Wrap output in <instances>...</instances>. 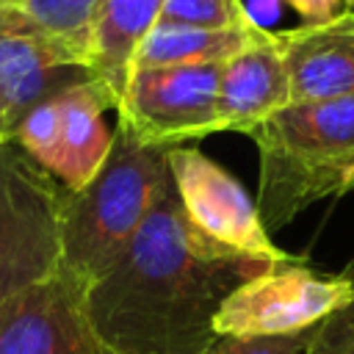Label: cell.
<instances>
[{"label":"cell","mask_w":354,"mask_h":354,"mask_svg":"<svg viewBox=\"0 0 354 354\" xmlns=\"http://www.w3.org/2000/svg\"><path fill=\"white\" fill-rule=\"evenodd\" d=\"M351 299L343 274H324L296 260L274 263L241 282L218 307L216 337H282L318 326Z\"/></svg>","instance_id":"5b68a950"},{"label":"cell","mask_w":354,"mask_h":354,"mask_svg":"<svg viewBox=\"0 0 354 354\" xmlns=\"http://www.w3.org/2000/svg\"><path fill=\"white\" fill-rule=\"evenodd\" d=\"M166 0H105L88 39V72L119 105L133 69V55L158 25Z\"/></svg>","instance_id":"4fadbf2b"},{"label":"cell","mask_w":354,"mask_h":354,"mask_svg":"<svg viewBox=\"0 0 354 354\" xmlns=\"http://www.w3.org/2000/svg\"><path fill=\"white\" fill-rule=\"evenodd\" d=\"M86 282L58 266L0 301V354H111L86 310Z\"/></svg>","instance_id":"ba28073f"},{"label":"cell","mask_w":354,"mask_h":354,"mask_svg":"<svg viewBox=\"0 0 354 354\" xmlns=\"http://www.w3.org/2000/svg\"><path fill=\"white\" fill-rule=\"evenodd\" d=\"M249 136L260 155L257 213L268 232L290 224L313 202L348 191L354 97L290 102Z\"/></svg>","instance_id":"7a4b0ae2"},{"label":"cell","mask_w":354,"mask_h":354,"mask_svg":"<svg viewBox=\"0 0 354 354\" xmlns=\"http://www.w3.org/2000/svg\"><path fill=\"white\" fill-rule=\"evenodd\" d=\"M285 3L304 19V25L329 22L332 17L346 11V0H285Z\"/></svg>","instance_id":"d6986e66"},{"label":"cell","mask_w":354,"mask_h":354,"mask_svg":"<svg viewBox=\"0 0 354 354\" xmlns=\"http://www.w3.org/2000/svg\"><path fill=\"white\" fill-rule=\"evenodd\" d=\"M260 25L243 22L232 28H202L183 22H158L133 55V69L152 66H194V64H224L241 53ZM130 69V72H133Z\"/></svg>","instance_id":"5bb4252c"},{"label":"cell","mask_w":354,"mask_h":354,"mask_svg":"<svg viewBox=\"0 0 354 354\" xmlns=\"http://www.w3.org/2000/svg\"><path fill=\"white\" fill-rule=\"evenodd\" d=\"M348 191H354V171H351V180H348Z\"/></svg>","instance_id":"7402d4cb"},{"label":"cell","mask_w":354,"mask_h":354,"mask_svg":"<svg viewBox=\"0 0 354 354\" xmlns=\"http://www.w3.org/2000/svg\"><path fill=\"white\" fill-rule=\"evenodd\" d=\"M218 72L221 64L133 69L116 105V124L166 152L218 133Z\"/></svg>","instance_id":"8992f818"},{"label":"cell","mask_w":354,"mask_h":354,"mask_svg":"<svg viewBox=\"0 0 354 354\" xmlns=\"http://www.w3.org/2000/svg\"><path fill=\"white\" fill-rule=\"evenodd\" d=\"M61 102V133L47 174L69 194L86 188L102 169L113 130L105 124V113L116 111V97L94 77L80 80L58 94Z\"/></svg>","instance_id":"7c38bea8"},{"label":"cell","mask_w":354,"mask_h":354,"mask_svg":"<svg viewBox=\"0 0 354 354\" xmlns=\"http://www.w3.org/2000/svg\"><path fill=\"white\" fill-rule=\"evenodd\" d=\"M285 105H290L285 61L274 30L260 28L241 53L221 64L218 127L249 136Z\"/></svg>","instance_id":"8fae6325"},{"label":"cell","mask_w":354,"mask_h":354,"mask_svg":"<svg viewBox=\"0 0 354 354\" xmlns=\"http://www.w3.org/2000/svg\"><path fill=\"white\" fill-rule=\"evenodd\" d=\"M158 22H183L202 28H232L252 22L241 0H166Z\"/></svg>","instance_id":"2e32d148"},{"label":"cell","mask_w":354,"mask_h":354,"mask_svg":"<svg viewBox=\"0 0 354 354\" xmlns=\"http://www.w3.org/2000/svg\"><path fill=\"white\" fill-rule=\"evenodd\" d=\"M166 166L185 218L213 243L266 263L293 260L271 241L257 202L246 188L213 158L196 147H174L166 152Z\"/></svg>","instance_id":"52a82bcc"},{"label":"cell","mask_w":354,"mask_h":354,"mask_svg":"<svg viewBox=\"0 0 354 354\" xmlns=\"http://www.w3.org/2000/svg\"><path fill=\"white\" fill-rule=\"evenodd\" d=\"M102 3L105 0H11L6 6L19 11L50 39L69 47L88 66V39L102 11Z\"/></svg>","instance_id":"9a60e30c"},{"label":"cell","mask_w":354,"mask_h":354,"mask_svg":"<svg viewBox=\"0 0 354 354\" xmlns=\"http://www.w3.org/2000/svg\"><path fill=\"white\" fill-rule=\"evenodd\" d=\"M268 266L205 238L169 174L127 249L86 288V310L111 354H199L221 301Z\"/></svg>","instance_id":"6da1fadb"},{"label":"cell","mask_w":354,"mask_h":354,"mask_svg":"<svg viewBox=\"0 0 354 354\" xmlns=\"http://www.w3.org/2000/svg\"><path fill=\"white\" fill-rule=\"evenodd\" d=\"M6 3H11V0H0V6H6Z\"/></svg>","instance_id":"603a6c76"},{"label":"cell","mask_w":354,"mask_h":354,"mask_svg":"<svg viewBox=\"0 0 354 354\" xmlns=\"http://www.w3.org/2000/svg\"><path fill=\"white\" fill-rule=\"evenodd\" d=\"M310 332L282 335V337H216L199 354H304Z\"/></svg>","instance_id":"ac0fdd59"},{"label":"cell","mask_w":354,"mask_h":354,"mask_svg":"<svg viewBox=\"0 0 354 354\" xmlns=\"http://www.w3.org/2000/svg\"><path fill=\"white\" fill-rule=\"evenodd\" d=\"M88 77L91 72L80 55L11 6H0V102L11 136L30 108Z\"/></svg>","instance_id":"9c48e42d"},{"label":"cell","mask_w":354,"mask_h":354,"mask_svg":"<svg viewBox=\"0 0 354 354\" xmlns=\"http://www.w3.org/2000/svg\"><path fill=\"white\" fill-rule=\"evenodd\" d=\"M354 8V0H346V11H351Z\"/></svg>","instance_id":"44dd1931"},{"label":"cell","mask_w":354,"mask_h":354,"mask_svg":"<svg viewBox=\"0 0 354 354\" xmlns=\"http://www.w3.org/2000/svg\"><path fill=\"white\" fill-rule=\"evenodd\" d=\"M169 177L166 149L133 138L122 124L94 180L64 194L61 266L91 285L127 249Z\"/></svg>","instance_id":"3957f363"},{"label":"cell","mask_w":354,"mask_h":354,"mask_svg":"<svg viewBox=\"0 0 354 354\" xmlns=\"http://www.w3.org/2000/svg\"><path fill=\"white\" fill-rule=\"evenodd\" d=\"M290 102H326L354 97V11H340L329 22L274 30Z\"/></svg>","instance_id":"30bf717a"},{"label":"cell","mask_w":354,"mask_h":354,"mask_svg":"<svg viewBox=\"0 0 354 354\" xmlns=\"http://www.w3.org/2000/svg\"><path fill=\"white\" fill-rule=\"evenodd\" d=\"M351 11H354V8H351Z\"/></svg>","instance_id":"cb8c5ba5"},{"label":"cell","mask_w":354,"mask_h":354,"mask_svg":"<svg viewBox=\"0 0 354 354\" xmlns=\"http://www.w3.org/2000/svg\"><path fill=\"white\" fill-rule=\"evenodd\" d=\"M340 274L351 282V299L313 326L304 354H354V260Z\"/></svg>","instance_id":"e0dca14e"},{"label":"cell","mask_w":354,"mask_h":354,"mask_svg":"<svg viewBox=\"0 0 354 354\" xmlns=\"http://www.w3.org/2000/svg\"><path fill=\"white\" fill-rule=\"evenodd\" d=\"M8 138H11V130H8V124H6V113H3V102H0V144L8 141Z\"/></svg>","instance_id":"ffe728a7"},{"label":"cell","mask_w":354,"mask_h":354,"mask_svg":"<svg viewBox=\"0 0 354 354\" xmlns=\"http://www.w3.org/2000/svg\"><path fill=\"white\" fill-rule=\"evenodd\" d=\"M64 194L14 138L0 144V301L58 271Z\"/></svg>","instance_id":"277c9868"}]
</instances>
